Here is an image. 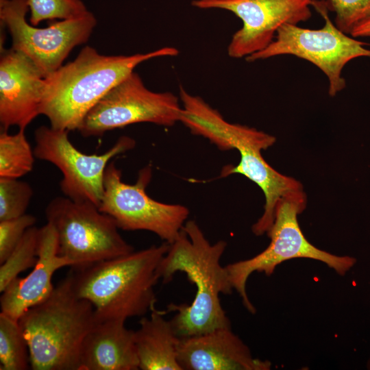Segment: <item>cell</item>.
<instances>
[{"instance_id":"cell-1","label":"cell","mask_w":370,"mask_h":370,"mask_svg":"<svg viewBox=\"0 0 370 370\" xmlns=\"http://www.w3.org/2000/svg\"><path fill=\"white\" fill-rule=\"evenodd\" d=\"M226 247L224 241L211 244L196 221L190 220L160 262L158 275L164 284L182 272L196 286L190 304L171 303L167 306V312H175L170 321L180 338L231 328L219 298L234 290L225 267L220 263Z\"/></svg>"},{"instance_id":"cell-2","label":"cell","mask_w":370,"mask_h":370,"mask_svg":"<svg viewBox=\"0 0 370 370\" xmlns=\"http://www.w3.org/2000/svg\"><path fill=\"white\" fill-rule=\"evenodd\" d=\"M182 107L180 121L195 135L208 139L221 150H236L238 164L223 168L221 176L241 174L254 182L265 197L264 212L252 226L256 236L267 233L275 217V206L281 197L294 190H303L298 180L281 174L264 159L262 151L272 146L275 138L262 131L227 121L221 114L199 96L180 86Z\"/></svg>"},{"instance_id":"cell-3","label":"cell","mask_w":370,"mask_h":370,"mask_svg":"<svg viewBox=\"0 0 370 370\" xmlns=\"http://www.w3.org/2000/svg\"><path fill=\"white\" fill-rule=\"evenodd\" d=\"M178 53L175 47H164L145 53L106 56L86 46L74 60L45 77L40 114L53 128L77 130L88 111L138 65Z\"/></svg>"},{"instance_id":"cell-4","label":"cell","mask_w":370,"mask_h":370,"mask_svg":"<svg viewBox=\"0 0 370 370\" xmlns=\"http://www.w3.org/2000/svg\"><path fill=\"white\" fill-rule=\"evenodd\" d=\"M164 242L140 251L90 264L71 267L75 294L93 306L96 321H126L155 308L158 268L167 253Z\"/></svg>"},{"instance_id":"cell-5","label":"cell","mask_w":370,"mask_h":370,"mask_svg":"<svg viewBox=\"0 0 370 370\" xmlns=\"http://www.w3.org/2000/svg\"><path fill=\"white\" fill-rule=\"evenodd\" d=\"M18 323L27 341L33 370H79L84 338L96 323L95 309L74 292L70 275Z\"/></svg>"},{"instance_id":"cell-6","label":"cell","mask_w":370,"mask_h":370,"mask_svg":"<svg viewBox=\"0 0 370 370\" xmlns=\"http://www.w3.org/2000/svg\"><path fill=\"white\" fill-rule=\"evenodd\" d=\"M307 197L303 190L289 192L280 198L275 210L273 223L267 232L271 241L268 247L256 256L228 264L225 267L233 289L241 297L251 313L256 308L246 291L249 277L254 272L271 275L280 264L294 258H309L321 261L344 275L356 262L349 256H338L321 250L311 244L303 234L297 216L306 208Z\"/></svg>"},{"instance_id":"cell-7","label":"cell","mask_w":370,"mask_h":370,"mask_svg":"<svg viewBox=\"0 0 370 370\" xmlns=\"http://www.w3.org/2000/svg\"><path fill=\"white\" fill-rule=\"evenodd\" d=\"M47 223L54 228L58 253L74 262L71 267L112 259L134 251L119 232L110 215L96 205L53 198L45 208Z\"/></svg>"},{"instance_id":"cell-8","label":"cell","mask_w":370,"mask_h":370,"mask_svg":"<svg viewBox=\"0 0 370 370\" xmlns=\"http://www.w3.org/2000/svg\"><path fill=\"white\" fill-rule=\"evenodd\" d=\"M312 6L325 20L324 26L318 29L284 24L279 28L275 39L265 49L245 58L247 62L264 60L281 55H293L312 62L328 79V93L335 96L346 86L342 70L356 58H370L367 43L346 35L332 22L328 1L312 0Z\"/></svg>"},{"instance_id":"cell-9","label":"cell","mask_w":370,"mask_h":370,"mask_svg":"<svg viewBox=\"0 0 370 370\" xmlns=\"http://www.w3.org/2000/svg\"><path fill=\"white\" fill-rule=\"evenodd\" d=\"M151 176V167L147 166L140 170L134 184H127L122 181L121 171L110 162L99 208L113 218L119 229L149 231L171 244L180 235L189 210L183 205L165 204L149 197L146 188Z\"/></svg>"},{"instance_id":"cell-10","label":"cell","mask_w":370,"mask_h":370,"mask_svg":"<svg viewBox=\"0 0 370 370\" xmlns=\"http://www.w3.org/2000/svg\"><path fill=\"white\" fill-rule=\"evenodd\" d=\"M69 133L51 126L38 127L34 132L35 157L60 169L62 175L60 187L64 196L99 207L108 164L113 158L132 149L136 141L130 136H122L104 153L86 154L72 144Z\"/></svg>"},{"instance_id":"cell-11","label":"cell","mask_w":370,"mask_h":370,"mask_svg":"<svg viewBox=\"0 0 370 370\" xmlns=\"http://www.w3.org/2000/svg\"><path fill=\"white\" fill-rule=\"evenodd\" d=\"M28 12L27 0H0L1 25L10 32L12 48L29 58L45 77L60 68L75 47L86 43L97 25L88 10L40 28L27 21Z\"/></svg>"},{"instance_id":"cell-12","label":"cell","mask_w":370,"mask_h":370,"mask_svg":"<svg viewBox=\"0 0 370 370\" xmlns=\"http://www.w3.org/2000/svg\"><path fill=\"white\" fill-rule=\"evenodd\" d=\"M179 100L171 92L149 90L133 71L88 111L77 130L82 136L91 137L138 123L173 126L180 121Z\"/></svg>"},{"instance_id":"cell-13","label":"cell","mask_w":370,"mask_h":370,"mask_svg":"<svg viewBox=\"0 0 370 370\" xmlns=\"http://www.w3.org/2000/svg\"><path fill=\"white\" fill-rule=\"evenodd\" d=\"M312 0H193L200 9H222L241 19L227 47L233 58H247L265 49L284 24L297 25L311 16Z\"/></svg>"},{"instance_id":"cell-14","label":"cell","mask_w":370,"mask_h":370,"mask_svg":"<svg viewBox=\"0 0 370 370\" xmlns=\"http://www.w3.org/2000/svg\"><path fill=\"white\" fill-rule=\"evenodd\" d=\"M45 77L22 53L1 47L0 123L1 130L12 126L25 128L40 114Z\"/></svg>"},{"instance_id":"cell-15","label":"cell","mask_w":370,"mask_h":370,"mask_svg":"<svg viewBox=\"0 0 370 370\" xmlns=\"http://www.w3.org/2000/svg\"><path fill=\"white\" fill-rule=\"evenodd\" d=\"M177 361L182 370H268L271 366L254 358L231 328L180 338Z\"/></svg>"},{"instance_id":"cell-16","label":"cell","mask_w":370,"mask_h":370,"mask_svg":"<svg viewBox=\"0 0 370 370\" xmlns=\"http://www.w3.org/2000/svg\"><path fill=\"white\" fill-rule=\"evenodd\" d=\"M73 267L74 262L58 253L56 231L47 223L40 228L38 260L25 278L17 277L2 292L1 312L18 321L29 308L46 299L54 286V273L64 267Z\"/></svg>"},{"instance_id":"cell-17","label":"cell","mask_w":370,"mask_h":370,"mask_svg":"<svg viewBox=\"0 0 370 370\" xmlns=\"http://www.w3.org/2000/svg\"><path fill=\"white\" fill-rule=\"evenodd\" d=\"M125 321H96L84 339L79 370H137L135 331Z\"/></svg>"},{"instance_id":"cell-18","label":"cell","mask_w":370,"mask_h":370,"mask_svg":"<svg viewBox=\"0 0 370 370\" xmlns=\"http://www.w3.org/2000/svg\"><path fill=\"white\" fill-rule=\"evenodd\" d=\"M165 314L153 308L149 317L139 321L134 340L141 370H182L177 361L180 338Z\"/></svg>"},{"instance_id":"cell-19","label":"cell","mask_w":370,"mask_h":370,"mask_svg":"<svg viewBox=\"0 0 370 370\" xmlns=\"http://www.w3.org/2000/svg\"><path fill=\"white\" fill-rule=\"evenodd\" d=\"M25 130L15 134L1 130L0 134V178H16L32 171L34 152L26 137Z\"/></svg>"},{"instance_id":"cell-20","label":"cell","mask_w":370,"mask_h":370,"mask_svg":"<svg viewBox=\"0 0 370 370\" xmlns=\"http://www.w3.org/2000/svg\"><path fill=\"white\" fill-rule=\"evenodd\" d=\"M1 370H26L30 368L29 354L18 321L0 313Z\"/></svg>"},{"instance_id":"cell-21","label":"cell","mask_w":370,"mask_h":370,"mask_svg":"<svg viewBox=\"0 0 370 370\" xmlns=\"http://www.w3.org/2000/svg\"><path fill=\"white\" fill-rule=\"evenodd\" d=\"M40 228L29 227L23 238L0 266V292L21 272L33 268L38 260Z\"/></svg>"},{"instance_id":"cell-22","label":"cell","mask_w":370,"mask_h":370,"mask_svg":"<svg viewBox=\"0 0 370 370\" xmlns=\"http://www.w3.org/2000/svg\"><path fill=\"white\" fill-rule=\"evenodd\" d=\"M33 196L27 182L16 178H0V221L26 214Z\"/></svg>"},{"instance_id":"cell-23","label":"cell","mask_w":370,"mask_h":370,"mask_svg":"<svg viewBox=\"0 0 370 370\" xmlns=\"http://www.w3.org/2000/svg\"><path fill=\"white\" fill-rule=\"evenodd\" d=\"M29 23L38 25L47 20H65L81 16L88 10L82 0H27Z\"/></svg>"},{"instance_id":"cell-24","label":"cell","mask_w":370,"mask_h":370,"mask_svg":"<svg viewBox=\"0 0 370 370\" xmlns=\"http://www.w3.org/2000/svg\"><path fill=\"white\" fill-rule=\"evenodd\" d=\"M336 13V25L345 34L370 17V0H329Z\"/></svg>"},{"instance_id":"cell-25","label":"cell","mask_w":370,"mask_h":370,"mask_svg":"<svg viewBox=\"0 0 370 370\" xmlns=\"http://www.w3.org/2000/svg\"><path fill=\"white\" fill-rule=\"evenodd\" d=\"M36 222V218L27 214L0 221V264L7 259L25 232Z\"/></svg>"},{"instance_id":"cell-26","label":"cell","mask_w":370,"mask_h":370,"mask_svg":"<svg viewBox=\"0 0 370 370\" xmlns=\"http://www.w3.org/2000/svg\"><path fill=\"white\" fill-rule=\"evenodd\" d=\"M350 35L354 38L370 37V17L358 25Z\"/></svg>"}]
</instances>
